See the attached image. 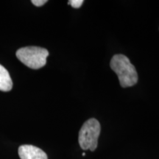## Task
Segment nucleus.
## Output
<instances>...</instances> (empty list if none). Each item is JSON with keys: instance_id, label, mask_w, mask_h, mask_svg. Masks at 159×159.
Instances as JSON below:
<instances>
[{"instance_id": "nucleus-8", "label": "nucleus", "mask_w": 159, "mask_h": 159, "mask_svg": "<svg viewBox=\"0 0 159 159\" xmlns=\"http://www.w3.org/2000/svg\"><path fill=\"white\" fill-rule=\"evenodd\" d=\"M82 155H83V156H85V152H83V153Z\"/></svg>"}, {"instance_id": "nucleus-3", "label": "nucleus", "mask_w": 159, "mask_h": 159, "mask_svg": "<svg viewBox=\"0 0 159 159\" xmlns=\"http://www.w3.org/2000/svg\"><path fill=\"white\" fill-rule=\"evenodd\" d=\"M100 130V124L96 119H90L84 122L79 132L78 141L80 148L83 150H96Z\"/></svg>"}, {"instance_id": "nucleus-1", "label": "nucleus", "mask_w": 159, "mask_h": 159, "mask_svg": "<svg viewBox=\"0 0 159 159\" xmlns=\"http://www.w3.org/2000/svg\"><path fill=\"white\" fill-rule=\"evenodd\" d=\"M111 68L118 76L122 88L134 86L138 82V74L136 68L127 56L115 55L111 61Z\"/></svg>"}, {"instance_id": "nucleus-7", "label": "nucleus", "mask_w": 159, "mask_h": 159, "mask_svg": "<svg viewBox=\"0 0 159 159\" xmlns=\"http://www.w3.org/2000/svg\"><path fill=\"white\" fill-rule=\"evenodd\" d=\"M31 2L33 4V5L37 6V7H41L44 5L45 3L47 2V0H32Z\"/></svg>"}, {"instance_id": "nucleus-6", "label": "nucleus", "mask_w": 159, "mask_h": 159, "mask_svg": "<svg viewBox=\"0 0 159 159\" xmlns=\"http://www.w3.org/2000/svg\"><path fill=\"white\" fill-rule=\"evenodd\" d=\"M83 0H70L68 2L69 5H70L71 7H74V8H80V7L82 6L83 4Z\"/></svg>"}, {"instance_id": "nucleus-4", "label": "nucleus", "mask_w": 159, "mask_h": 159, "mask_svg": "<svg viewBox=\"0 0 159 159\" xmlns=\"http://www.w3.org/2000/svg\"><path fill=\"white\" fill-rule=\"evenodd\" d=\"M19 155L21 159H48L43 151L33 145H21L19 148Z\"/></svg>"}, {"instance_id": "nucleus-5", "label": "nucleus", "mask_w": 159, "mask_h": 159, "mask_svg": "<svg viewBox=\"0 0 159 159\" xmlns=\"http://www.w3.org/2000/svg\"><path fill=\"white\" fill-rule=\"evenodd\" d=\"M13 88V82L8 71L0 64V91H9Z\"/></svg>"}, {"instance_id": "nucleus-2", "label": "nucleus", "mask_w": 159, "mask_h": 159, "mask_svg": "<svg viewBox=\"0 0 159 159\" xmlns=\"http://www.w3.org/2000/svg\"><path fill=\"white\" fill-rule=\"evenodd\" d=\"M48 56V50L39 47H23L16 52L17 58L27 67L33 69H39L44 66Z\"/></svg>"}]
</instances>
